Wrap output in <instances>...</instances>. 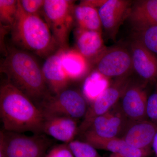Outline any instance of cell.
Returning <instances> with one entry per match:
<instances>
[{
  "mask_svg": "<svg viewBox=\"0 0 157 157\" xmlns=\"http://www.w3.org/2000/svg\"><path fill=\"white\" fill-rule=\"evenodd\" d=\"M42 70L52 94H56L68 87L70 81L63 68L59 50L47 58Z\"/></svg>",
  "mask_w": 157,
  "mask_h": 157,
  "instance_id": "obj_14",
  "label": "cell"
},
{
  "mask_svg": "<svg viewBox=\"0 0 157 157\" xmlns=\"http://www.w3.org/2000/svg\"><path fill=\"white\" fill-rule=\"evenodd\" d=\"M132 66L140 77L147 81L157 79V58L137 40L132 44Z\"/></svg>",
  "mask_w": 157,
  "mask_h": 157,
  "instance_id": "obj_16",
  "label": "cell"
},
{
  "mask_svg": "<svg viewBox=\"0 0 157 157\" xmlns=\"http://www.w3.org/2000/svg\"><path fill=\"white\" fill-rule=\"evenodd\" d=\"M20 6L27 14L39 15L42 11L45 1L43 0H21L19 1Z\"/></svg>",
  "mask_w": 157,
  "mask_h": 157,
  "instance_id": "obj_25",
  "label": "cell"
},
{
  "mask_svg": "<svg viewBox=\"0 0 157 157\" xmlns=\"http://www.w3.org/2000/svg\"><path fill=\"white\" fill-rule=\"evenodd\" d=\"M157 132V125L151 121L131 122L121 138L135 148L150 149Z\"/></svg>",
  "mask_w": 157,
  "mask_h": 157,
  "instance_id": "obj_15",
  "label": "cell"
},
{
  "mask_svg": "<svg viewBox=\"0 0 157 157\" xmlns=\"http://www.w3.org/2000/svg\"><path fill=\"white\" fill-rule=\"evenodd\" d=\"M109 157H123L121 156L120 155L117 154L112 153Z\"/></svg>",
  "mask_w": 157,
  "mask_h": 157,
  "instance_id": "obj_30",
  "label": "cell"
},
{
  "mask_svg": "<svg viewBox=\"0 0 157 157\" xmlns=\"http://www.w3.org/2000/svg\"><path fill=\"white\" fill-rule=\"evenodd\" d=\"M83 134L84 141L96 149L108 151L123 157H147L151 152L150 149H140L130 146L121 137L103 138L88 132Z\"/></svg>",
  "mask_w": 157,
  "mask_h": 157,
  "instance_id": "obj_12",
  "label": "cell"
},
{
  "mask_svg": "<svg viewBox=\"0 0 157 157\" xmlns=\"http://www.w3.org/2000/svg\"><path fill=\"white\" fill-rule=\"evenodd\" d=\"M78 133L77 120L74 119L63 116L45 117L42 134L68 144L74 140Z\"/></svg>",
  "mask_w": 157,
  "mask_h": 157,
  "instance_id": "obj_13",
  "label": "cell"
},
{
  "mask_svg": "<svg viewBox=\"0 0 157 157\" xmlns=\"http://www.w3.org/2000/svg\"><path fill=\"white\" fill-rule=\"evenodd\" d=\"M108 87L107 78L96 71L88 76L86 80L84 92L86 96H91L92 92L94 93V100Z\"/></svg>",
  "mask_w": 157,
  "mask_h": 157,
  "instance_id": "obj_22",
  "label": "cell"
},
{
  "mask_svg": "<svg viewBox=\"0 0 157 157\" xmlns=\"http://www.w3.org/2000/svg\"><path fill=\"white\" fill-rule=\"evenodd\" d=\"M151 145L152 146L153 149L157 156V132L154 137Z\"/></svg>",
  "mask_w": 157,
  "mask_h": 157,
  "instance_id": "obj_29",
  "label": "cell"
},
{
  "mask_svg": "<svg viewBox=\"0 0 157 157\" xmlns=\"http://www.w3.org/2000/svg\"><path fill=\"white\" fill-rule=\"evenodd\" d=\"M45 157H74L68 144L63 143L52 147Z\"/></svg>",
  "mask_w": 157,
  "mask_h": 157,
  "instance_id": "obj_26",
  "label": "cell"
},
{
  "mask_svg": "<svg viewBox=\"0 0 157 157\" xmlns=\"http://www.w3.org/2000/svg\"><path fill=\"white\" fill-rule=\"evenodd\" d=\"M74 17L78 29L101 33L102 25L98 9L88 1H82L79 5L75 6Z\"/></svg>",
  "mask_w": 157,
  "mask_h": 157,
  "instance_id": "obj_20",
  "label": "cell"
},
{
  "mask_svg": "<svg viewBox=\"0 0 157 157\" xmlns=\"http://www.w3.org/2000/svg\"><path fill=\"white\" fill-rule=\"evenodd\" d=\"M132 68V55L119 47L104 50L96 63V71L106 78L125 76Z\"/></svg>",
  "mask_w": 157,
  "mask_h": 157,
  "instance_id": "obj_8",
  "label": "cell"
},
{
  "mask_svg": "<svg viewBox=\"0 0 157 157\" xmlns=\"http://www.w3.org/2000/svg\"><path fill=\"white\" fill-rule=\"evenodd\" d=\"M0 117L6 132L42 134L45 117L42 110L7 80L0 88Z\"/></svg>",
  "mask_w": 157,
  "mask_h": 157,
  "instance_id": "obj_1",
  "label": "cell"
},
{
  "mask_svg": "<svg viewBox=\"0 0 157 157\" xmlns=\"http://www.w3.org/2000/svg\"><path fill=\"white\" fill-rule=\"evenodd\" d=\"M0 157H7L5 131L0 132Z\"/></svg>",
  "mask_w": 157,
  "mask_h": 157,
  "instance_id": "obj_28",
  "label": "cell"
},
{
  "mask_svg": "<svg viewBox=\"0 0 157 157\" xmlns=\"http://www.w3.org/2000/svg\"><path fill=\"white\" fill-rule=\"evenodd\" d=\"M147 116L150 121L157 125V90L148 97Z\"/></svg>",
  "mask_w": 157,
  "mask_h": 157,
  "instance_id": "obj_27",
  "label": "cell"
},
{
  "mask_svg": "<svg viewBox=\"0 0 157 157\" xmlns=\"http://www.w3.org/2000/svg\"><path fill=\"white\" fill-rule=\"evenodd\" d=\"M13 41L40 56H49L58 46L48 25L38 15L27 14L18 1L16 19L11 27Z\"/></svg>",
  "mask_w": 157,
  "mask_h": 157,
  "instance_id": "obj_3",
  "label": "cell"
},
{
  "mask_svg": "<svg viewBox=\"0 0 157 157\" xmlns=\"http://www.w3.org/2000/svg\"><path fill=\"white\" fill-rule=\"evenodd\" d=\"M7 157H45L51 141L40 135L27 136L6 132Z\"/></svg>",
  "mask_w": 157,
  "mask_h": 157,
  "instance_id": "obj_6",
  "label": "cell"
},
{
  "mask_svg": "<svg viewBox=\"0 0 157 157\" xmlns=\"http://www.w3.org/2000/svg\"><path fill=\"white\" fill-rule=\"evenodd\" d=\"M132 2L126 0H105L98 9L101 24L107 33L115 37L119 28L128 17Z\"/></svg>",
  "mask_w": 157,
  "mask_h": 157,
  "instance_id": "obj_11",
  "label": "cell"
},
{
  "mask_svg": "<svg viewBox=\"0 0 157 157\" xmlns=\"http://www.w3.org/2000/svg\"><path fill=\"white\" fill-rule=\"evenodd\" d=\"M136 31L135 40L140 42L155 56L157 55V26L148 27Z\"/></svg>",
  "mask_w": 157,
  "mask_h": 157,
  "instance_id": "obj_23",
  "label": "cell"
},
{
  "mask_svg": "<svg viewBox=\"0 0 157 157\" xmlns=\"http://www.w3.org/2000/svg\"><path fill=\"white\" fill-rule=\"evenodd\" d=\"M128 120L121 107H115L114 109L113 107L105 114L94 119L85 132L103 138L119 137V135H124L128 126L127 124Z\"/></svg>",
  "mask_w": 157,
  "mask_h": 157,
  "instance_id": "obj_9",
  "label": "cell"
},
{
  "mask_svg": "<svg viewBox=\"0 0 157 157\" xmlns=\"http://www.w3.org/2000/svg\"><path fill=\"white\" fill-rule=\"evenodd\" d=\"M128 83L126 76L121 77L95 99L88 108L84 119L78 126V132L83 133L94 119L105 114L114 107L121 98Z\"/></svg>",
  "mask_w": 157,
  "mask_h": 157,
  "instance_id": "obj_7",
  "label": "cell"
},
{
  "mask_svg": "<svg viewBox=\"0 0 157 157\" xmlns=\"http://www.w3.org/2000/svg\"><path fill=\"white\" fill-rule=\"evenodd\" d=\"M121 98V109L128 120L132 122L147 120L148 97L142 86L129 82Z\"/></svg>",
  "mask_w": 157,
  "mask_h": 157,
  "instance_id": "obj_10",
  "label": "cell"
},
{
  "mask_svg": "<svg viewBox=\"0 0 157 157\" xmlns=\"http://www.w3.org/2000/svg\"><path fill=\"white\" fill-rule=\"evenodd\" d=\"M18 7V1L0 0L1 25L11 29L16 19Z\"/></svg>",
  "mask_w": 157,
  "mask_h": 157,
  "instance_id": "obj_21",
  "label": "cell"
},
{
  "mask_svg": "<svg viewBox=\"0 0 157 157\" xmlns=\"http://www.w3.org/2000/svg\"><path fill=\"white\" fill-rule=\"evenodd\" d=\"M68 144L74 157H102L94 147L85 141L73 140Z\"/></svg>",
  "mask_w": 157,
  "mask_h": 157,
  "instance_id": "obj_24",
  "label": "cell"
},
{
  "mask_svg": "<svg viewBox=\"0 0 157 157\" xmlns=\"http://www.w3.org/2000/svg\"><path fill=\"white\" fill-rule=\"evenodd\" d=\"M135 30L157 26V0H142L132 6L128 16Z\"/></svg>",
  "mask_w": 157,
  "mask_h": 157,
  "instance_id": "obj_17",
  "label": "cell"
},
{
  "mask_svg": "<svg viewBox=\"0 0 157 157\" xmlns=\"http://www.w3.org/2000/svg\"><path fill=\"white\" fill-rule=\"evenodd\" d=\"M44 117H67L78 121L84 117L88 107L85 98L78 91L65 89L56 94H51L40 104Z\"/></svg>",
  "mask_w": 157,
  "mask_h": 157,
  "instance_id": "obj_5",
  "label": "cell"
},
{
  "mask_svg": "<svg viewBox=\"0 0 157 157\" xmlns=\"http://www.w3.org/2000/svg\"><path fill=\"white\" fill-rule=\"evenodd\" d=\"M74 1L45 0L43 15L60 49H68L69 38L74 21Z\"/></svg>",
  "mask_w": 157,
  "mask_h": 157,
  "instance_id": "obj_4",
  "label": "cell"
},
{
  "mask_svg": "<svg viewBox=\"0 0 157 157\" xmlns=\"http://www.w3.org/2000/svg\"><path fill=\"white\" fill-rule=\"evenodd\" d=\"M62 65L70 81L79 80L88 70L86 58L77 50L59 49Z\"/></svg>",
  "mask_w": 157,
  "mask_h": 157,
  "instance_id": "obj_18",
  "label": "cell"
},
{
  "mask_svg": "<svg viewBox=\"0 0 157 157\" xmlns=\"http://www.w3.org/2000/svg\"><path fill=\"white\" fill-rule=\"evenodd\" d=\"M77 50L86 59L99 56L104 50L101 33L78 29L76 33Z\"/></svg>",
  "mask_w": 157,
  "mask_h": 157,
  "instance_id": "obj_19",
  "label": "cell"
},
{
  "mask_svg": "<svg viewBox=\"0 0 157 157\" xmlns=\"http://www.w3.org/2000/svg\"><path fill=\"white\" fill-rule=\"evenodd\" d=\"M7 81L29 97L39 107L51 94L36 59L28 52L11 48L1 67Z\"/></svg>",
  "mask_w": 157,
  "mask_h": 157,
  "instance_id": "obj_2",
  "label": "cell"
}]
</instances>
